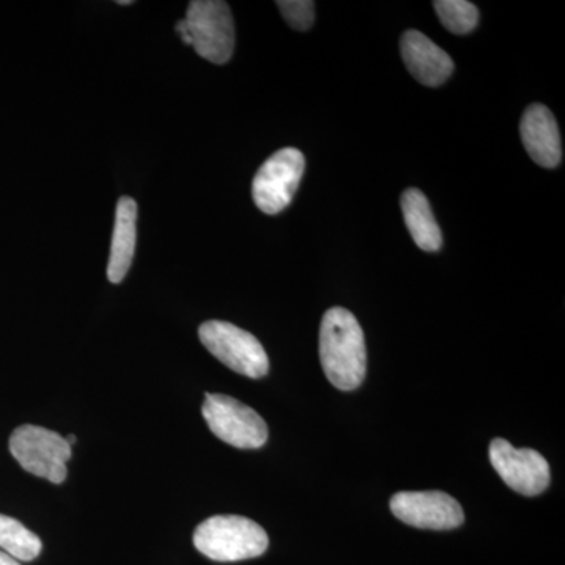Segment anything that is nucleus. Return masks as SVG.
<instances>
[{
  "mask_svg": "<svg viewBox=\"0 0 565 565\" xmlns=\"http://www.w3.org/2000/svg\"><path fill=\"white\" fill-rule=\"evenodd\" d=\"M319 356L330 384L343 392L359 388L366 375V343L362 326L345 308L326 311L319 330Z\"/></svg>",
  "mask_w": 565,
  "mask_h": 565,
  "instance_id": "nucleus-1",
  "label": "nucleus"
},
{
  "mask_svg": "<svg viewBox=\"0 0 565 565\" xmlns=\"http://www.w3.org/2000/svg\"><path fill=\"white\" fill-rule=\"evenodd\" d=\"M202 555L217 563H237L262 556L269 537L258 523L241 515H215L204 520L193 534Z\"/></svg>",
  "mask_w": 565,
  "mask_h": 565,
  "instance_id": "nucleus-2",
  "label": "nucleus"
},
{
  "mask_svg": "<svg viewBox=\"0 0 565 565\" xmlns=\"http://www.w3.org/2000/svg\"><path fill=\"white\" fill-rule=\"evenodd\" d=\"M10 451L28 473L62 484L68 476L71 446L61 434L24 424L10 437Z\"/></svg>",
  "mask_w": 565,
  "mask_h": 565,
  "instance_id": "nucleus-3",
  "label": "nucleus"
},
{
  "mask_svg": "<svg viewBox=\"0 0 565 565\" xmlns=\"http://www.w3.org/2000/svg\"><path fill=\"white\" fill-rule=\"evenodd\" d=\"M199 334L204 348L234 373L250 379L269 373V356L252 333L230 322L207 321L200 326Z\"/></svg>",
  "mask_w": 565,
  "mask_h": 565,
  "instance_id": "nucleus-4",
  "label": "nucleus"
},
{
  "mask_svg": "<svg viewBox=\"0 0 565 565\" xmlns=\"http://www.w3.org/2000/svg\"><path fill=\"white\" fill-rule=\"evenodd\" d=\"M191 46L204 61L223 65L234 51L232 10L222 0H193L184 18Z\"/></svg>",
  "mask_w": 565,
  "mask_h": 565,
  "instance_id": "nucleus-5",
  "label": "nucleus"
},
{
  "mask_svg": "<svg viewBox=\"0 0 565 565\" xmlns=\"http://www.w3.org/2000/svg\"><path fill=\"white\" fill-rule=\"evenodd\" d=\"M202 412L211 433L234 448L258 449L269 438L262 416L232 396L206 394Z\"/></svg>",
  "mask_w": 565,
  "mask_h": 565,
  "instance_id": "nucleus-6",
  "label": "nucleus"
},
{
  "mask_svg": "<svg viewBox=\"0 0 565 565\" xmlns=\"http://www.w3.org/2000/svg\"><path fill=\"white\" fill-rule=\"evenodd\" d=\"M305 172V158L296 148L275 152L253 180V202L264 214L275 215L291 204Z\"/></svg>",
  "mask_w": 565,
  "mask_h": 565,
  "instance_id": "nucleus-7",
  "label": "nucleus"
},
{
  "mask_svg": "<svg viewBox=\"0 0 565 565\" xmlns=\"http://www.w3.org/2000/svg\"><path fill=\"white\" fill-rule=\"evenodd\" d=\"M489 457L494 471L515 492L535 497L548 489L550 465L541 452L516 449L504 438H494Z\"/></svg>",
  "mask_w": 565,
  "mask_h": 565,
  "instance_id": "nucleus-8",
  "label": "nucleus"
},
{
  "mask_svg": "<svg viewBox=\"0 0 565 565\" xmlns=\"http://www.w3.org/2000/svg\"><path fill=\"white\" fill-rule=\"evenodd\" d=\"M394 516L419 530H455L462 525V505L445 492H401L390 501Z\"/></svg>",
  "mask_w": 565,
  "mask_h": 565,
  "instance_id": "nucleus-9",
  "label": "nucleus"
},
{
  "mask_svg": "<svg viewBox=\"0 0 565 565\" xmlns=\"http://www.w3.org/2000/svg\"><path fill=\"white\" fill-rule=\"evenodd\" d=\"M401 55L412 76L426 87H440L455 71L451 57L418 31L404 32Z\"/></svg>",
  "mask_w": 565,
  "mask_h": 565,
  "instance_id": "nucleus-10",
  "label": "nucleus"
},
{
  "mask_svg": "<svg viewBox=\"0 0 565 565\" xmlns=\"http://www.w3.org/2000/svg\"><path fill=\"white\" fill-rule=\"evenodd\" d=\"M520 136L527 154L537 166L555 169L563 159L559 128L548 107L533 104L520 122Z\"/></svg>",
  "mask_w": 565,
  "mask_h": 565,
  "instance_id": "nucleus-11",
  "label": "nucleus"
},
{
  "mask_svg": "<svg viewBox=\"0 0 565 565\" xmlns=\"http://www.w3.org/2000/svg\"><path fill=\"white\" fill-rule=\"evenodd\" d=\"M137 243V203L131 196H122L115 212L107 277L110 282H121L131 269Z\"/></svg>",
  "mask_w": 565,
  "mask_h": 565,
  "instance_id": "nucleus-12",
  "label": "nucleus"
},
{
  "mask_svg": "<svg viewBox=\"0 0 565 565\" xmlns=\"http://www.w3.org/2000/svg\"><path fill=\"white\" fill-rule=\"evenodd\" d=\"M405 225L415 244L424 252L440 250L444 244L440 226L435 222L433 210L426 195L418 189H408L401 199Z\"/></svg>",
  "mask_w": 565,
  "mask_h": 565,
  "instance_id": "nucleus-13",
  "label": "nucleus"
},
{
  "mask_svg": "<svg viewBox=\"0 0 565 565\" xmlns=\"http://www.w3.org/2000/svg\"><path fill=\"white\" fill-rule=\"evenodd\" d=\"M43 548L39 535L29 531L17 519L0 514V550L17 561H29L39 557Z\"/></svg>",
  "mask_w": 565,
  "mask_h": 565,
  "instance_id": "nucleus-14",
  "label": "nucleus"
},
{
  "mask_svg": "<svg viewBox=\"0 0 565 565\" xmlns=\"http://www.w3.org/2000/svg\"><path fill=\"white\" fill-rule=\"evenodd\" d=\"M434 9L441 24L456 35H467L473 32L479 22V11L467 0H437Z\"/></svg>",
  "mask_w": 565,
  "mask_h": 565,
  "instance_id": "nucleus-15",
  "label": "nucleus"
},
{
  "mask_svg": "<svg viewBox=\"0 0 565 565\" xmlns=\"http://www.w3.org/2000/svg\"><path fill=\"white\" fill-rule=\"evenodd\" d=\"M285 21L296 31L305 32L315 22V2L311 0H280L277 2Z\"/></svg>",
  "mask_w": 565,
  "mask_h": 565,
  "instance_id": "nucleus-16",
  "label": "nucleus"
},
{
  "mask_svg": "<svg viewBox=\"0 0 565 565\" xmlns=\"http://www.w3.org/2000/svg\"><path fill=\"white\" fill-rule=\"evenodd\" d=\"M0 565H21V564H20V561L14 559V557L7 555L6 552H2V550H0Z\"/></svg>",
  "mask_w": 565,
  "mask_h": 565,
  "instance_id": "nucleus-17",
  "label": "nucleus"
},
{
  "mask_svg": "<svg viewBox=\"0 0 565 565\" xmlns=\"http://www.w3.org/2000/svg\"><path fill=\"white\" fill-rule=\"evenodd\" d=\"M65 440L68 441L71 448H73V445L76 444V437H74V435H68V437H66Z\"/></svg>",
  "mask_w": 565,
  "mask_h": 565,
  "instance_id": "nucleus-18",
  "label": "nucleus"
},
{
  "mask_svg": "<svg viewBox=\"0 0 565 565\" xmlns=\"http://www.w3.org/2000/svg\"><path fill=\"white\" fill-rule=\"evenodd\" d=\"M118 6H132V0H118Z\"/></svg>",
  "mask_w": 565,
  "mask_h": 565,
  "instance_id": "nucleus-19",
  "label": "nucleus"
}]
</instances>
